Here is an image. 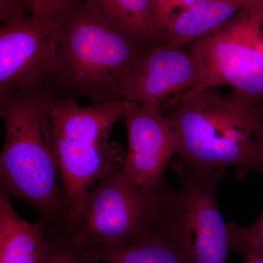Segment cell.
Listing matches in <instances>:
<instances>
[{"label": "cell", "mask_w": 263, "mask_h": 263, "mask_svg": "<svg viewBox=\"0 0 263 263\" xmlns=\"http://www.w3.org/2000/svg\"><path fill=\"white\" fill-rule=\"evenodd\" d=\"M199 76L196 60L188 49L152 44L129 72L123 96L130 103L162 110L170 97L193 89Z\"/></svg>", "instance_id": "cell-10"}, {"label": "cell", "mask_w": 263, "mask_h": 263, "mask_svg": "<svg viewBox=\"0 0 263 263\" xmlns=\"http://www.w3.org/2000/svg\"><path fill=\"white\" fill-rule=\"evenodd\" d=\"M92 250L103 263H189L174 242L154 227L127 245Z\"/></svg>", "instance_id": "cell-13"}, {"label": "cell", "mask_w": 263, "mask_h": 263, "mask_svg": "<svg viewBox=\"0 0 263 263\" xmlns=\"http://www.w3.org/2000/svg\"><path fill=\"white\" fill-rule=\"evenodd\" d=\"M48 234L51 249L46 263H100L92 249L65 230L48 226Z\"/></svg>", "instance_id": "cell-15"}, {"label": "cell", "mask_w": 263, "mask_h": 263, "mask_svg": "<svg viewBox=\"0 0 263 263\" xmlns=\"http://www.w3.org/2000/svg\"><path fill=\"white\" fill-rule=\"evenodd\" d=\"M128 103L83 107L74 99L46 95L45 110L65 202L64 229L95 182L123 167L126 153L109 138L116 123L123 120Z\"/></svg>", "instance_id": "cell-4"}, {"label": "cell", "mask_w": 263, "mask_h": 263, "mask_svg": "<svg viewBox=\"0 0 263 263\" xmlns=\"http://www.w3.org/2000/svg\"><path fill=\"white\" fill-rule=\"evenodd\" d=\"M85 5L119 28L154 44L157 32L151 0H86Z\"/></svg>", "instance_id": "cell-14"}, {"label": "cell", "mask_w": 263, "mask_h": 263, "mask_svg": "<svg viewBox=\"0 0 263 263\" xmlns=\"http://www.w3.org/2000/svg\"><path fill=\"white\" fill-rule=\"evenodd\" d=\"M252 0H197L164 29L155 44L187 47L230 22Z\"/></svg>", "instance_id": "cell-12"}, {"label": "cell", "mask_w": 263, "mask_h": 263, "mask_svg": "<svg viewBox=\"0 0 263 263\" xmlns=\"http://www.w3.org/2000/svg\"><path fill=\"white\" fill-rule=\"evenodd\" d=\"M254 140H255L256 148L258 155L259 171L263 174V115L261 117L258 125L256 129Z\"/></svg>", "instance_id": "cell-21"}, {"label": "cell", "mask_w": 263, "mask_h": 263, "mask_svg": "<svg viewBox=\"0 0 263 263\" xmlns=\"http://www.w3.org/2000/svg\"><path fill=\"white\" fill-rule=\"evenodd\" d=\"M56 16L26 15L0 29L1 95L36 91L58 65Z\"/></svg>", "instance_id": "cell-8"}, {"label": "cell", "mask_w": 263, "mask_h": 263, "mask_svg": "<svg viewBox=\"0 0 263 263\" xmlns=\"http://www.w3.org/2000/svg\"><path fill=\"white\" fill-rule=\"evenodd\" d=\"M228 229L233 251L243 247L263 249V212L252 226L240 227L230 222L228 223Z\"/></svg>", "instance_id": "cell-17"}, {"label": "cell", "mask_w": 263, "mask_h": 263, "mask_svg": "<svg viewBox=\"0 0 263 263\" xmlns=\"http://www.w3.org/2000/svg\"><path fill=\"white\" fill-rule=\"evenodd\" d=\"M26 0H0V18L2 22H10L27 15Z\"/></svg>", "instance_id": "cell-19"}, {"label": "cell", "mask_w": 263, "mask_h": 263, "mask_svg": "<svg viewBox=\"0 0 263 263\" xmlns=\"http://www.w3.org/2000/svg\"><path fill=\"white\" fill-rule=\"evenodd\" d=\"M197 84L188 91L228 86L251 105L263 103V0H252L230 22L187 46Z\"/></svg>", "instance_id": "cell-6"}, {"label": "cell", "mask_w": 263, "mask_h": 263, "mask_svg": "<svg viewBox=\"0 0 263 263\" xmlns=\"http://www.w3.org/2000/svg\"><path fill=\"white\" fill-rule=\"evenodd\" d=\"M258 107L259 110H260L261 114H262V115H263V103L262 105H259Z\"/></svg>", "instance_id": "cell-22"}, {"label": "cell", "mask_w": 263, "mask_h": 263, "mask_svg": "<svg viewBox=\"0 0 263 263\" xmlns=\"http://www.w3.org/2000/svg\"><path fill=\"white\" fill-rule=\"evenodd\" d=\"M170 105L165 115L174 127L181 163L205 170L234 167L241 175L259 171L254 140L262 117L258 106L216 88L186 91Z\"/></svg>", "instance_id": "cell-3"}, {"label": "cell", "mask_w": 263, "mask_h": 263, "mask_svg": "<svg viewBox=\"0 0 263 263\" xmlns=\"http://www.w3.org/2000/svg\"><path fill=\"white\" fill-rule=\"evenodd\" d=\"M79 0H26L31 14L56 16Z\"/></svg>", "instance_id": "cell-18"}, {"label": "cell", "mask_w": 263, "mask_h": 263, "mask_svg": "<svg viewBox=\"0 0 263 263\" xmlns=\"http://www.w3.org/2000/svg\"><path fill=\"white\" fill-rule=\"evenodd\" d=\"M45 98L37 91L1 95L5 135L0 157V192L27 202L48 226L62 228L65 202Z\"/></svg>", "instance_id": "cell-2"}, {"label": "cell", "mask_w": 263, "mask_h": 263, "mask_svg": "<svg viewBox=\"0 0 263 263\" xmlns=\"http://www.w3.org/2000/svg\"><path fill=\"white\" fill-rule=\"evenodd\" d=\"M122 168L98 181L86 194L67 229L91 249L130 243L152 227L158 212L159 190L152 192L124 177Z\"/></svg>", "instance_id": "cell-7"}, {"label": "cell", "mask_w": 263, "mask_h": 263, "mask_svg": "<svg viewBox=\"0 0 263 263\" xmlns=\"http://www.w3.org/2000/svg\"><path fill=\"white\" fill-rule=\"evenodd\" d=\"M58 65L53 86L67 98L94 103L127 101L123 86L135 64L152 43L119 28L79 1L57 15Z\"/></svg>", "instance_id": "cell-1"}, {"label": "cell", "mask_w": 263, "mask_h": 263, "mask_svg": "<svg viewBox=\"0 0 263 263\" xmlns=\"http://www.w3.org/2000/svg\"><path fill=\"white\" fill-rule=\"evenodd\" d=\"M181 170L179 190L164 183L159 190L152 227L168 237L189 263H228L233 249L216 198L226 171L183 164Z\"/></svg>", "instance_id": "cell-5"}, {"label": "cell", "mask_w": 263, "mask_h": 263, "mask_svg": "<svg viewBox=\"0 0 263 263\" xmlns=\"http://www.w3.org/2000/svg\"><path fill=\"white\" fill-rule=\"evenodd\" d=\"M50 249L48 224L24 220L0 192V263H46Z\"/></svg>", "instance_id": "cell-11"}, {"label": "cell", "mask_w": 263, "mask_h": 263, "mask_svg": "<svg viewBox=\"0 0 263 263\" xmlns=\"http://www.w3.org/2000/svg\"><path fill=\"white\" fill-rule=\"evenodd\" d=\"M196 1L197 0H151L152 13L157 32V40L173 20L190 9Z\"/></svg>", "instance_id": "cell-16"}, {"label": "cell", "mask_w": 263, "mask_h": 263, "mask_svg": "<svg viewBox=\"0 0 263 263\" xmlns=\"http://www.w3.org/2000/svg\"><path fill=\"white\" fill-rule=\"evenodd\" d=\"M123 120L127 126L128 149L124 178L149 191L160 190L170 160L177 154L174 127L162 109L128 103Z\"/></svg>", "instance_id": "cell-9"}, {"label": "cell", "mask_w": 263, "mask_h": 263, "mask_svg": "<svg viewBox=\"0 0 263 263\" xmlns=\"http://www.w3.org/2000/svg\"><path fill=\"white\" fill-rule=\"evenodd\" d=\"M235 252L241 255L243 263H263V249L243 247Z\"/></svg>", "instance_id": "cell-20"}]
</instances>
